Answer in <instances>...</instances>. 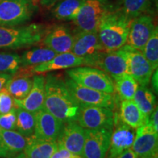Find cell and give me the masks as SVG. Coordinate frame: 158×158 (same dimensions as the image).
I'll return each mask as SVG.
<instances>
[{"mask_svg":"<svg viewBox=\"0 0 158 158\" xmlns=\"http://www.w3.org/2000/svg\"><path fill=\"white\" fill-rule=\"evenodd\" d=\"M133 100L142 113L147 116H149L157 107L155 94L147 86L139 85L135 91Z\"/></svg>","mask_w":158,"mask_h":158,"instance_id":"26","label":"cell"},{"mask_svg":"<svg viewBox=\"0 0 158 158\" xmlns=\"http://www.w3.org/2000/svg\"><path fill=\"white\" fill-rule=\"evenodd\" d=\"M155 27L151 15H138L132 21L125 45L142 51Z\"/></svg>","mask_w":158,"mask_h":158,"instance_id":"15","label":"cell"},{"mask_svg":"<svg viewBox=\"0 0 158 158\" xmlns=\"http://www.w3.org/2000/svg\"><path fill=\"white\" fill-rule=\"evenodd\" d=\"M43 108L64 123L76 121L79 105L60 76L49 74L45 77Z\"/></svg>","mask_w":158,"mask_h":158,"instance_id":"1","label":"cell"},{"mask_svg":"<svg viewBox=\"0 0 158 158\" xmlns=\"http://www.w3.org/2000/svg\"><path fill=\"white\" fill-rule=\"evenodd\" d=\"M126 59L127 74L131 76L139 85L148 86L155 70L141 51L124 45L120 48Z\"/></svg>","mask_w":158,"mask_h":158,"instance_id":"9","label":"cell"},{"mask_svg":"<svg viewBox=\"0 0 158 158\" xmlns=\"http://www.w3.org/2000/svg\"><path fill=\"white\" fill-rule=\"evenodd\" d=\"M56 148V141L40 139L32 135L27 138L23 153L28 158H50Z\"/></svg>","mask_w":158,"mask_h":158,"instance_id":"24","label":"cell"},{"mask_svg":"<svg viewBox=\"0 0 158 158\" xmlns=\"http://www.w3.org/2000/svg\"><path fill=\"white\" fill-rule=\"evenodd\" d=\"M132 21L120 9H114L104 17L98 34L105 51L118 50L126 44Z\"/></svg>","mask_w":158,"mask_h":158,"instance_id":"2","label":"cell"},{"mask_svg":"<svg viewBox=\"0 0 158 158\" xmlns=\"http://www.w3.org/2000/svg\"><path fill=\"white\" fill-rule=\"evenodd\" d=\"M114 114V126L111 136L110 145L106 158H116L124 151L130 149L133 145L135 132L129 126L121 121Z\"/></svg>","mask_w":158,"mask_h":158,"instance_id":"14","label":"cell"},{"mask_svg":"<svg viewBox=\"0 0 158 158\" xmlns=\"http://www.w3.org/2000/svg\"><path fill=\"white\" fill-rule=\"evenodd\" d=\"M58 0H40L41 5L43 6H49L56 2Z\"/></svg>","mask_w":158,"mask_h":158,"instance_id":"40","label":"cell"},{"mask_svg":"<svg viewBox=\"0 0 158 158\" xmlns=\"http://www.w3.org/2000/svg\"><path fill=\"white\" fill-rule=\"evenodd\" d=\"M64 81L70 94L79 106H96L114 109L115 98L113 94L86 87L69 77L64 79Z\"/></svg>","mask_w":158,"mask_h":158,"instance_id":"7","label":"cell"},{"mask_svg":"<svg viewBox=\"0 0 158 158\" xmlns=\"http://www.w3.org/2000/svg\"><path fill=\"white\" fill-rule=\"evenodd\" d=\"M23 70H19L6 84L5 89L14 99H23L29 93L33 84L34 73L29 68H22Z\"/></svg>","mask_w":158,"mask_h":158,"instance_id":"22","label":"cell"},{"mask_svg":"<svg viewBox=\"0 0 158 158\" xmlns=\"http://www.w3.org/2000/svg\"><path fill=\"white\" fill-rule=\"evenodd\" d=\"M15 108L14 99L5 88L0 91V114H7Z\"/></svg>","mask_w":158,"mask_h":158,"instance_id":"33","label":"cell"},{"mask_svg":"<svg viewBox=\"0 0 158 158\" xmlns=\"http://www.w3.org/2000/svg\"><path fill=\"white\" fill-rule=\"evenodd\" d=\"M151 0H121L120 10L130 19L143 14L149 7Z\"/></svg>","mask_w":158,"mask_h":158,"instance_id":"31","label":"cell"},{"mask_svg":"<svg viewBox=\"0 0 158 158\" xmlns=\"http://www.w3.org/2000/svg\"><path fill=\"white\" fill-rule=\"evenodd\" d=\"M114 89L122 100H133L138 84L130 75L124 73L114 79Z\"/></svg>","mask_w":158,"mask_h":158,"instance_id":"29","label":"cell"},{"mask_svg":"<svg viewBox=\"0 0 158 158\" xmlns=\"http://www.w3.org/2000/svg\"><path fill=\"white\" fill-rule=\"evenodd\" d=\"M27 143V138L16 130L0 127V157L13 158L23 152Z\"/></svg>","mask_w":158,"mask_h":158,"instance_id":"21","label":"cell"},{"mask_svg":"<svg viewBox=\"0 0 158 158\" xmlns=\"http://www.w3.org/2000/svg\"><path fill=\"white\" fill-rule=\"evenodd\" d=\"M69 158H83L81 156H80V155H73L72 156H71L70 157H69Z\"/></svg>","mask_w":158,"mask_h":158,"instance_id":"43","label":"cell"},{"mask_svg":"<svg viewBox=\"0 0 158 158\" xmlns=\"http://www.w3.org/2000/svg\"><path fill=\"white\" fill-rule=\"evenodd\" d=\"M66 73L75 82L86 87L110 94L115 92L113 79L99 68L80 66L69 69Z\"/></svg>","mask_w":158,"mask_h":158,"instance_id":"5","label":"cell"},{"mask_svg":"<svg viewBox=\"0 0 158 158\" xmlns=\"http://www.w3.org/2000/svg\"><path fill=\"white\" fill-rule=\"evenodd\" d=\"M35 6L29 0H1L0 27H18L29 21Z\"/></svg>","mask_w":158,"mask_h":158,"instance_id":"6","label":"cell"},{"mask_svg":"<svg viewBox=\"0 0 158 158\" xmlns=\"http://www.w3.org/2000/svg\"><path fill=\"white\" fill-rule=\"evenodd\" d=\"M57 54L51 49L44 48H35L24 51L20 56L21 68H29L37 64L48 62Z\"/></svg>","mask_w":158,"mask_h":158,"instance_id":"25","label":"cell"},{"mask_svg":"<svg viewBox=\"0 0 158 158\" xmlns=\"http://www.w3.org/2000/svg\"><path fill=\"white\" fill-rule=\"evenodd\" d=\"M45 77L38 74L33 76V84L29 93L23 99H14L15 106L36 113L43 109L45 99Z\"/></svg>","mask_w":158,"mask_h":158,"instance_id":"18","label":"cell"},{"mask_svg":"<svg viewBox=\"0 0 158 158\" xmlns=\"http://www.w3.org/2000/svg\"><path fill=\"white\" fill-rule=\"evenodd\" d=\"M83 0H62L55 5L52 14L61 21H73L76 19Z\"/></svg>","mask_w":158,"mask_h":158,"instance_id":"27","label":"cell"},{"mask_svg":"<svg viewBox=\"0 0 158 158\" xmlns=\"http://www.w3.org/2000/svg\"><path fill=\"white\" fill-rule=\"evenodd\" d=\"M63 126L64 122L43 108L35 113V128L33 136L46 141H56Z\"/></svg>","mask_w":158,"mask_h":158,"instance_id":"16","label":"cell"},{"mask_svg":"<svg viewBox=\"0 0 158 158\" xmlns=\"http://www.w3.org/2000/svg\"><path fill=\"white\" fill-rule=\"evenodd\" d=\"M158 132L146 123L137 128L132 150L136 158H155L157 157Z\"/></svg>","mask_w":158,"mask_h":158,"instance_id":"11","label":"cell"},{"mask_svg":"<svg viewBox=\"0 0 158 158\" xmlns=\"http://www.w3.org/2000/svg\"><path fill=\"white\" fill-rule=\"evenodd\" d=\"M114 9L109 0H83L73 21L80 30L98 32L102 19Z\"/></svg>","mask_w":158,"mask_h":158,"instance_id":"4","label":"cell"},{"mask_svg":"<svg viewBox=\"0 0 158 158\" xmlns=\"http://www.w3.org/2000/svg\"><path fill=\"white\" fill-rule=\"evenodd\" d=\"M74 35L68 27L63 25L54 27L43 37V44L56 54L71 52Z\"/></svg>","mask_w":158,"mask_h":158,"instance_id":"19","label":"cell"},{"mask_svg":"<svg viewBox=\"0 0 158 158\" xmlns=\"http://www.w3.org/2000/svg\"><path fill=\"white\" fill-rule=\"evenodd\" d=\"M76 122L84 129H114V114L106 107L80 105Z\"/></svg>","mask_w":158,"mask_h":158,"instance_id":"8","label":"cell"},{"mask_svg":"<svg viewBox=\"0 0 158 158\" xmlns=\"http://www.w3.org/2000/svg\"><path fill=\"white\" fill-rule=\"evenodd\" d=\"M35 128V113L16 107L15 130L27 138L31 137Z\"/></svg>","mask_w":158,"mask_h":158,"instance_id":"28","label":"cell"},{"mask_svg":"<svg viewBox=\"0 0 158 158\" xmlns=\"http://www.w3.org/2000/svg\"><path fill=\"white\" fill-rule=\"evenodd\" d=\"M73 154L65 149L62 145L57 143V148L50 158H69Z\"/></svg>","mask_w":158,"mask_h":158,"instance_id":"35","label":"cell"},{"mask_svg":"<svg viewBox=\"0 0 158 158\" xmlns=\"http://www.w3.org/2000/svg\"><path fill=\"white\" fill-rule=\"evenodd\" d=\"M113 129H85L86 138L83 149V158H106L110 145Z\"/></svg>","mask_w":158,"mask_h":158,"instance_id":"10","label":"cell"},{"mask_svg":"<svg viewBox=\"0 0 158 158\" xmlns=\"http://www.w3.org/2000/svg\"><path fill=\"white\" fill-rule=\"evenodd\" d=\"M13 158H28V157L26 156V155L24 153H23V152L19 154V155H16L15 157H14Z\"/></svg>","mask_w":158,"mask_h":158,"instance_id":"41","label":"cell"},{"mask_svg":"<svg viewBox=\"0 0 158 158\" xmlns=\"http://www.w3.org/2000/svg\"><path fill=\"white\" fill-rule=\"evenodd\" d=\"M154 128L155 131L158 132V108L157 106L155 108L152 113L148 116L147 122Z\"/></svg>","mask_w":158,"mask_h":158,"instance_id":"36","label":"cell"},{"mask_svg":"<svg viewBox=\"0 0 158 158\" xmlns=\"http://www.w3.org/2000/svg\"><path fill=\"white\" fill-rule=\"evenodd\" d=\"M21 68L20 55L15 53L0 52V73L14 75Z\"/></svg>","mask_w":158,"mask_h":158,"instance_id":"32","label":"cell"},{"mask_svg":"<svg viewBox=\"0 0 158 158\" xmlns=\"http://www.w3.org/2000/svg\"><path fill=\"white\" fill-rule=\"evenodd\" d=\"M0 2H1V0H0Z\"/></svg>","mask_w":158,"mask_h":158,"instance_id":"44","label":"cell"},{"mask_svg":"<svg viewBox=\"0 0 158 158\" xmlns=\"http://www.w3.org/2000/svg\"><path fill=\"white\" fill-rule=\"evenodd\" d=\"M116 158H136L135 155L131 149H128L124 151L122 154H120Z\"/></svg>","mask_w":158,"mask_h":158,"instance_id":"39","label":"cell"},{"mask_svg":"<svg viewBox=\"0 0 158 158\" xmlns=\"http://www.w3.org/2000/svg\"><path fill=\"white\" fill-rule=\"evenodd\" d=\"M157 75H158V72L157 69V70L154 71L152 75L151 79H150V81H152V86L153 90L156 94H157V92H158V76Z\"/></svg>","mask_w":158,"mask_h":158,"instance_id":"38","label":"cell"},{"mask_svg":"<svg viewBox=\"0 0 158 158\" xmlns=\"http://www.w3.org/2000/svg\"><path fill=\"white\" fill-rule=\"evenodd\" d=\"M102 51H106L100 44L98 32L80 30L74 35L71 52L84 59L85 65Z\"/></svg>","mask_w":158,"mask_h":158,"instance_id":"13","label":"cell"},{"mask_svg":"<svg viewBox=\"0 0 158 158\" xmlns=\"http://www.w3.org/2000/svg\"><path fill=\"white\" fill-rule=\"evenodd\" d=\"M29 1H30L35 6H36L37 4L38 3V2H40V0H29Z\"/></svg>","mask_w":158,"mask_h":158,"instance_id":"42","label":"cell"},{"mask_svg":"<svg viewBox=\"0 0 158 158\" xmlns=\"http://www.w3.org/2000/svg\"><path fill=\"white\" fill-rule=\"evenodd\" d=\"M119 118L122 122L133 129H137L147 122L148 116L138 108L133 100H122Z\"/></svg>","mask_w":158,"mask_h":158,"instance_id":"23","label":"cell"},{"mask_svg":"<svg viewBox=\"0 0 158 158\" xmlns=\"http://www.w3.org/2000/svg\"><path fill=\"white\" fill-rule=\"evenodd\" d=\"M88 66L103 70L113 79L124 73H127V62L121 49L112 51H102L91 59Z\"/></svg>","mask_w":158,"mask_h":158,"instance_id":"12","label":"cell"},{"mask_svg":"<svg viewBox=\"0 0 158 158\" xmlns=\"http://www.w3.org/2000/svg\"><path fill=\"white\" fill-rule=\"evenodd\" d=\"M85 65V60L82 57H79L72 52L57 54L54 58L48 62L31 67L34 73L43 74L55 70L70 69Z\"/></svg>","mask_w":158,"mask_h":158,"instance_id":"20","label":"cell"},{"mask_svg":"<svg viewBox=\"0 0 158 158\" xmlns=\"http://www.w3.org/2000/svg\"><path fill=\"white\" fill-rule=\"evenodd\" d=\"M16 107L7 114H0V127L5 130H15Z\"/></svg>","mask_w":158,"mask_h":158,"instance_id":"34","label":"cell"},{"mask_svg":"<svg viewBox=\"0 0 158 158\" xmlns=\"http://www.w3.org/2000/svg\"><path fill=\"white\" fill-rule=\"evenodd\" d=\"M12 76L13 75L0 73V91L2 90L5 87L6 84L9 81L10 79L12 78Z\"/></svg>","mask_w":158,"mask_h":158,"instance_id":"37","label":"cell"},{"mask_svg":"<svg viewBox=\"0 0 158 158\" xmlns=\"http://www.w3.org/2000/svg\"><path fill=\"white\" fill-rule=\"evenodd\" d=\"M46 32L43 25L0 27V49H19L40 42Z\"/></svg>","mask_w":158,"mask_h":158,"instance_id":"3","label":"cell"},{"mask_svg":"<svg viewBox=\"0 0 158 158\" xmlns=\"http://www.w3.org/2000/svg\"><path fill=\"white\" fill-rule=\"evenodd\" d=\"M85 129L76 121L64 123L56 142L62 145L73 155L82 156L85 143Z\"/></svg>","mask_w":158,"mask_h":158,"instance_id":"17","label":"cell"},{"mask_svg":"<svg viewBox=\"0 0 158 158\" xmlns=\"http://www.w3.org/2000/svg\"><path fill=\"white\" fill-rule=\"evenodd\" d=\"M142 54L152 67L153 70L158 68V29L156 26L147 43L144 45Z\"/></svg>","mask_w":158,"mask_h":158,"instance_id":"30","label":"cell"}]
</instances>
